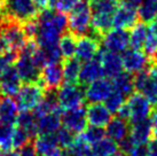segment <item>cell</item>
<instances>
[{"mask_svg":"<svg viewBox=\"0 0 157 156\" xmlns=\"http://www.w3.org/2000/svg\"><path fill=\"white\" fill-rule=\"evenodd\" d=\"M82 64L77 59H67L62 61V71L63 79L67 84H79V74H80Z\"/></svg>","mask_w":157,"mask_h":156,"instance_id":"obj_27","label":"cell"},{"mask_svg":"<svg viewBox=\"0 0 157 156\" xmlns=\"http://www.w3.org/2000/svg\"><path fill=\"white\" fill-rule=\"evenodd\" d=\"M138 15L140 22L149 25L157 16V0H142L138 9Z\"/></svg>","mask_w":157,"mask_h":156,"instance_id":"obj_29","label":"cell"},{"mask_svg":"<svg viewBox=\"0 0 157 156\" xmlns=\"http://www.w3.org/2000/svg\"><path fill=\"white\" fill-rule=\"evenodd\" d=\"M22 87V80L14 63L9 65L0 79V91L4 96H16Z\"/></svg>","mask_w":157,"mask_h":156,"instance_id":"obj_16","label":"cell"},{"mask_svg":"<svg viewBox=\"0 0 157 156\" xmlns=\"http://www.w3.org/2000/svg\"><path fill=\"white\" fill-rule=\"evenodd\" d=\"M79 1H80V0H57L55 10L60 12V13H63V14L70 13Z\"/></svg>","mask_w":157,"mask_h":156,"instance_id":"obj_36","label":"cell"},{"mask_svg":"<svg viewBox=\"0 0 157 156\" xmlns=\"http://www.w3.org/2000/svg\"><path fill=\"white\" fill-rule=\"evenodd\" d=\"M96 57L100 60L107 78L113 79V77H116L117 75L121 74L122 71H124L121 54H116V53L108 52L105 49H102L99 52Z\"/></svg>","mask_w":157,"mask_h":156,"instance_id":"obj_15","label":"cell"},{"mask_svg":"<svg viewBox=\"0 0 157 156\" xmlns=\"http://www.w3.org/2000/svg\"><path fill=\"white\" fill-rule=\"evenodd\" d=\"M77 38L74 33H71L70 31H67L61 36V38L59 40V48L62 54L63 60L71 59L76 54V48H77Z\"/></svg>","mask_w":157,"mask_h":156,"instance_id":"obj_28","label":"cell"},{"mask_svg":"<svg viewBox=\"0 0 157 156\" xmlns=\"http://www.w3.org/2000/svg\"><path fill=\"white\" fill-rule=\"evenodd\" d=\"M150 119H151V123H153V129H154V133L157 132V107L153 109V113L150 115Z\"/></svg>","mask_w":157,"mask_h":156,"instance_id":"obj_43","label":"cell"},{"mask_svg":"<svg viewBox=\"0 0 157 156\" xmlns=\"http://www.w3.org/2000/svg\"><path fill=\"white\" fill-rule=\"evenodd\" d=\"M149 28H151V29H155V30H157V16L155 18V20H154L150 24H149Z\"/></svg>","mask_w":157,"mask_h":156,"instance_id":"obj_47","label":"cell"},{"mask_svg":"<svg viewBox=\"0 0 157 156\" xmlns=\"http://www.w3.org/2000/svg\"><path fill=\"white\" fill-rule=\"evenodd\" d=\"M105 135L113 139L117 143L122 142L130 135V124L128 122L123 119L121 117H113L109 124L105 126Z\"/></svg>","mask_w":157,"mask_h":156,"instance_id":"obj_21","label":"cell"},{"mask_svg":"<svg viewBox=\"0 0 157 156\" xmlns=\"http://www.w3.org/2000/svg\"><path fill=\"white\" fill-rule=\"evenodd\" d=\"M45 94L46 91L39 82L22 85L15 99L20 111H33L43 101Z\"/></svg>","mask_w":157,"mask_h":156,"instance_id":"obj_3","label":"cell"},{"mask_svg":"<svg viewBox=\"0 0 157 156\" xmlns=\"http://www.w3.org/2000/svg\"><path fill=\"white\" fill-rule=\"evenodd\" d=\"M12 49H10V46H9L8 41L6 40L5 36L2 35V32L0 30V57H4V55H7V54H10Z\"/></svg>","mask_w":157,"mask_h":156,"instance_id":"obj_40","label":"cell"},{"mask_svg":"<svg viewBox=\"0 0 157 156\" xmlns=\"http://www.w3.org/2000/svg\"><path fill=\"white\" fill-rule=\"evenodd\" d=\"M5 5L6 0H0V25L5 22Z\"/></svg>","mask_w":157,"mask_h":156,"instance_id":"obj_44","label":"cell"},{"mask_svg":"<svg viewBox=\"0 0 157 156\" xmlns=\"http://www.w3.org/2000/svg\"><path fill=\"white\" fill-rule=\"evenodd\" d=\"M18 154H20V156H38L37 152H36L35 145H33V140L24 145L22 148H20Z\"/></svg>","mask_w":157,"mask_h":156,"instance_id":"obj_39","label":"cell"},{"mask_svg":"<svg viewBox=\"0 0 157 156\" xmlns=\"http://www.w3.org/2000/svg\"><path fill=\"white\" fill-rule=\"evenodd\" d=\"M38 82L41 84L46 92L57 91L64 82L61 63H51L45 65L41 69Z\"/></svg>","mask_w":157,"mask_h":156,"instance_id":"obj_12","label":"cell"},{"mask_svg":"<svg viewBox=\"0 0 157 156\" xmlns=\"http://www.w3.org/2000/svg\"><path fill=\"white\" fill-rule=\"evenodd\" d=\"M149 33V26L146 23L138 22L130 32V46L133 49H144V43Z\"/></svg>","mask_w":157,"mask_h":156,"instance_id":"obj_25","label":"cell"},{"mask_svg":"<svg viewBox=\"0 0 157 156\" xmlns=\"http://www.w3.org/2000/svg\"><path fill=\"white\" fill-rule=\"evenodd\" d=\"M105 77V70L102 68L100 60L95 57L91 61H87L82 64L80 74H79V85L83 87L90 85L91 83L95 82L100 78Z\"/></svg>","mask_w":157,"mask_h":156,"instance_id":"obj_17","label":"cell"},{"mask_svg":"<svg viewBox=\"0 0 157 156\" xmlns=\"http://www.w3.org/2000/svg\"><path fill=\"white\" fill-rule=\"evenodd\" d=\"M118 154H121L119 145L108 137L92 146V156H116Z\"/></svg>","mask_w":157,"mask_h":156,"instance_id":"obj_26","label":"cell"},{"mask_svg":"<svg viewBox=\"0 0 157 156\" xmlns=\"http://www.w3.org/2000/svg\"><path fill=\"white\" fill-rule=\"evenodd\" d=\"M0 156H20L16 150H9V152H0Z\"/></svg>","mask_w":157,"mask_h":156,"instance_id":"obj_46","label":"cell"},{"mask_svg":"<svg viewBox=\"0 0 157 156\" xmlns=\"http://www.w3.org/2000/svg\"><path fill=\"white\" fill-rule=\"evenodd\" d=\"M32 141L31 138L29 137V135L26 133L25 131L22 130L21 127L15 125L14 129V135H13V148L14 150L22 148L24 145H26L28 142Z\"/></svg>","mask_w":157,"mask_h":156,"instance_id":"obj_35","label":"cell"},{"mask_svg":"<svg viewBox=\"0 0 157 156\" xmlns=\"http://www.w3.org/2000/svg\"><path fill=\"white\" fill-rule=\"evenodd\" d=\"M57 101L62 110L77 108L85 103V90L79 84L64 83L56 91Z\"/></svg>","mask_w":157,"mask_h":156,"instance_id":"obj_4","label":"cell"},{"mask_svg":"<svg viewBox=\"0 0 157 156\" xmlns=\"http://www.w3.org/2000/svg\"><path fill=\"white\" fill-rule=\"evenodd\" d=\"M20 114L17 102L12 96L0 98V124L1 125H15Z\"/></svg>","mask_w":157,"mask_h":156,"instance_id":"obj_19","label":"cell"},{"mask_svg":"<svg viewBox=\"0 0 157 156\" xmlns=\"http://www.w3.org/2000/svg\"><path fill=\"white\" fill-rule=\"evenodd\" d=\"M55 137H56L57 145L61 149H68L75 142V140L77 138V137H75V133H72L71 131L66 129L64 126L60 127L57 130V132L55 133Z\"/></svg>","mask_w":157,"mask_h":156,"instance_id":"obj_33","label":"cell"},{"mask_svg":"<svg viewBox=\"0 0 157 156\" xmlns=\"http://www.w3.org/2000/svg\"><path fill=\"white\" fill-rule=\"evenodd\" d=\"M0 30L5 36L6 40L8 41L13 53L18 54L29 41V38L26 37L23 25L20 23L7 21L0 25Z\"/></svg>","mask_w":157,"mask_h":156,"instance_id":"obj_6","label":"cell"},{"mask_svg":"<svg viewBox=\"0 0 157 156\" xmlns=\"http://www.w3.org/2000/svg\"><path fill=\"white\" fill-rule=\"evenodd\" d=\"M33 1H35L36 5L39 7L40 10L48 7V0H33Z\"/></svg>","mask_w":157,"mask_h":156,"instance_id":"obj_45","label":"cell"},{"mask_svg":"<svg viewBox=\"0 0 157 156\" xmlns=\"http://www.w3.org/2000/svg\"><path fill=\"white\" fill-rule=\"evenodd\" d=\"M126 102V98L122 96L121 93L113 91L109 96V98L105 101V107L109 109V111L111 114H117L119 111V109L122 108L124 103Z\"/></svg>","mask_w":157,"mask_h":156,"instance_id":"obj_34","label":"cell"},{"mask_svg":"<svg viewBox=\"0 0 157 156\" xmlns=\"http://www.w3.org/2000/svg\"><path fill=\"white\" fill-rule=\"evenodd\" d=\"M144 53L151 61V63H154L157 57V30L155 29L149 28L148 37L144 46Z\"/></svg>","mask_w":157,"mask_h":156,"instance_id":"obj_32","label":"cell"},{"mask_svg":"<svg viewBox=\"0 0 157 156\" xmlns=\"http://www.w3.org/2000/svg\"><path fill=\"white\" fill-rule=\"evenodd\" d=\"M62 111L63 110H57L38 117L37 118L38 135H55L62 125Z\"/></svg>","mask_w":157,"mask_h":156,"instance_id":"obj_20","label":"cell"},{"mask_svg":"<svg viewBox=\"0 0 157 156\" xmlns=\"http://www.w3.org/2000/svg\"><path fill=\"white\" fill-rule=\"evenodd\" d=\"M113 92V86L111 79L103 77L85 87V99L90 103L105 102Z\"/></svg>","mask_w":157,"mask_h":156,"instance_id":"obj_11","label":"cell"},{"mask_svg":"<svg viewBox=\"0 0 157 156\" xmlns=\"http://www.w3.org/2000/svg\"><path fill=\"white\" fill-rule=\"evenodd\" d=\"M79 138H82L85 141L87 142L88 145L93 146L94 143L99 142L100 140L105 137V129H101V127H95V126H88L85 130L78 135Z\"/></svg>","mask_w":157,"mask_h":156,"instance_id":"obj_31","label":"cell"},{"mask_svg":"<svg viewBox=\"0 0 157 156\" xmlns=\"http://www.w3.org/2000/svg\"><path fill=\"white\" fill-rule=\"evenodd\" d=\"M101 39L94 33L80 36L77 38V48H76V59L80 62H87L95 59L100 52Z\"/></svg>","mask_w":157,"mask_h":156,"instance_id":"obj_7","label":"cell"},{"mask_svg":"<svg viewBox=\"0 0 157 156\" xmlns=\"http://www.w3.org/2000/svg\"><path fill=\"white\" fill-rule=\"evenodd\" d=\"M15 125L25 131L31 140H33L38 135L37 117L33 114V111H20Z\"/></svg>","mask_w":157,"mask_h":156,"instance_id":"obj_24","label":"cell"},{"mask_svg":"<svg viewBox=\"0 0 157 156\" xmlns=\"http://www.w3.org/2000/svg\"><path fill=\"white\" fill-rule=\"evenodd\" d=\"M16 57H17L16 53H10V54H7L4 57H0V79L2 77V75L5 74V71L7 70V68L15 62Z\"/></svg>","mask_w":157,"mask_h":156,"instance_id":"obj_37","label":"cell"},{"mask_svg":"<svg viewBox=\"0 0 157 156\" xmlns=\"http://www.w3.org/2000/svg\"><path fill=\"white\" fill-rule=\"evenodd\" d=\"M126 104L130 110V124L149 118L154 109L149 100L144 94L138 92H134L127 98Z\"/></svg>","mask_w":157,"mask_h":156,"instance_id":"obj_5","label":"cell"},{"mask_svg":"<svg viewBox=\"0 0 157 156\" xmlns=\"http://www.w3.org/2000/svg\"><path fill=\"white\" fill-rule=\"evenodd\" d=\"M149 156H157V141L154 139L149 142Z\"/></svg>","mask_w":157,"mask_h":156,"instance_id":"obj_42","label":"cell"},{"mask_svg":"<svg viewBox=\"0 0 157 156\" xmlns=\"http://www.w3.org/2000/svg\"><path fill=\"white\" fill-rule=\"evenodd\" d=\"M127 156H149V143L148 145H134Z\"/></svg>","mask_w":157,"mask_h":156,"instance_id":"obj_38","label":"cell"},{"mask_svg":"<svg viewBox=\"0 0 157 156\" xmlns=\"http://www.w3.org/2000/svg\"><path fill=\"white\" fill-rule=\"evenodd\" d=\"M113 86V91L121 93L125 98L134 93V84H133V75L128 74L126 71H122L119 75L111 79Z\"/></svg>","mask_w":157,"mask_h":156,"instance_id":"obj_23","label":"cell"},{"mask_svg":"<svg viewBox=\"0 0 157 156\" xmlns=\"http://www.w3.org/2000/svg\"><path fill=\"white\" fill-rule=\"evenodd\" d=\"M84 1H87V2H90V1H92V0H84Z\"/></svg>","mask_w":157,"mask_h":156,"instance_id":"obj_50","label":"cell"},{"mask_svg":"<svg viewBox=\"0 0 157 156\" xmlns=\"http://www.w3.org/2000/svg\"><path fill=\"white\" fill-rule=\"evenodd\" d=\"M63 126L75 135H80L87 127V116L85 104L77 108L63 110L61 115Z\"/></svg>","mask_w":157,"mask_h":156,"instance_id":"obj_8","label":"cell"},{"mask_svg":"<svg viewBox=\"0 0 157 156\" xmlns=\"http://www.w3.org/2000/svg\"><path fill=\"white\" fill-rule=\"evenodd\" d=\"M116 156H124V155H123L122 153H121V154H118V155H116Z\"/></svg>","mask_w":157,"mask_h":156,"instance_id":"obj_49","label":"cell"},{"mask_svg":"<svg viewBox=\"0 0 157 156\" xmlns=\"http://www.w3.org/2000/svg\"><path fill=\"white\" fill-rule=\"evenodd\" d=\"M38 156H52L60 149L55 135H38L33 139Z\"/></svg>","mask_w":157,"mask_h":156,"instance_id":"obj_22","label":"cell"},{"mask_svg":"<svg viewBox=\"0 0 157 156\" xmlns=\"http://www.w3.org/2000/svg\"><path fill=\"white\" fill-rule=\"evenodd\" d=\"M122 61H123V69L131 75H136L147 70L153 64L151 61L149 60L148 57L141 52L139 49H126L122 54Z\"/></svg>","mask_w":157,"mask_h":156,"instance_id":"obj_9","label":"cell"},{"mask_svg":"<svg viewBox=\"0 0 157 156\" xmlns=\"http://www.w3.org/2000/svg\"><path fill=\"white\" fill-rule=\"evenodd\" d=\"M128 137L133 145H148L154 139V129L150 117L131 124Z\"/></svg>","mask_w":157,"mask_h":156,"instance_id":"obj_14","label":"cell"},{"mask_svg":"<svg viewBox=\"0 0 157 156\" xmlns=\"http://www.w3.org/2000/svg\"><path fill=\"white\" fill-rule=\"evenodd\" d=\"M68 29L76 37L90 35L92 31V9L90 2L80 0L69 13Z\"/></svg>","mask_w":157,"mask_h":156,"instance_id":"obj_2","label":"cell"},{"mask_svg":"<svg viewBox=\"0 0 157 156\" xmlns=\"http://www.w3.org/2000/svg\"><path fill=\"white\" fill-rule=\"evenodd\" d=\"M141 2H142V0H121V5L126 6L128 8L135 9V10L139 9Z\"/></svg>","mask_w":157,"mask_h":156,"instance_id":"obj_41","label":"cell"},{"mask_svg":"<svg viewBox=\"0 0 157 156\" xmlns=\"http://www.w3.org/2000/svg\"><path fill=\"white\" fill-rule=\"evenodd\" d=\"M101 43L105 51L121 54L125 52L130 46V33L127 30L113 28L102 37Z\"/></svg>","mask_w":157,"mask_h":156,"instance_id":"obj_10","label":"cell"},{"mask_svg":"<svg viewBox=\"0 0 157 156\" xmlns=\"http://www.w3.org/2000/svg\"><path fill=\"white\" fill-rule=\"evenodd\" d=\"M14 129H15V125H1L0 124V152L14 150Z\"/></svg>","mask_w":157,"mask_h":156,"instance_id":"obj_30","label":"cell"},{"mask_svg":"<svg viewBox=\"0 0 157 156\" xmlns=\"http://www.w3.org/2000/svg\"><path fill=\"white\" fill-rule=\"evenodd\" d=\"M138 20H139L138 10L119 5V7L113 14V28L128 30L138 23Z\"/></svg>","mask_w":157,"mask_h":156,"instance_id":"obj_18","label":"cell"},{"mask_svg":"<svg viewBox=\"0 0 157 156\" xmlns=\"http://www.w3.org/2000/svg\"><path fill=\"white\" fill-rule=\"evenodd\" d=\"M39 13V7L33 0H6L5 22H16L23 25L36 20Z\"/></svg>","mask_w":157,"mask_h":156,"instance_id":"obj_1","label":"cell"},{"mask_svg":"<svg viewBox=\"0 0 157 156\" xmlns=\"http://www.w3.org/2000/svg\"><path fill=\"white\" fill-rule=\"evenodd\" d=\"M154 140H156V141H157V132H155V133H154Z\"/></svg>","mask_w":157,"mask_h":156,"instance_id":"obj_48","label":"cell"},{"mask_svg":"<svg viewBox=\"0 0 157 156\" xmlns=\"http://www.w3.org/2000/svg\"><path fill=\"white\" fill-rule=\"evenodd\" d=\"M86 116L88 125L105 129L113 119V114L102 102L88 103L86 106Z\"/></svg>","mask_w":157,"mask_h":156,"instance_id":"obj_13","label":"cell"}]
</instances>
